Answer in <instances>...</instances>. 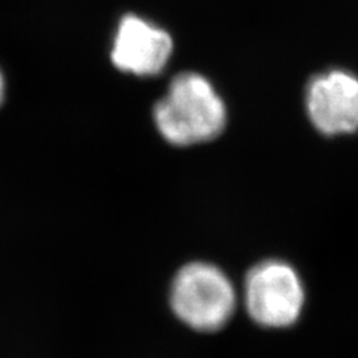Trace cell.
<instances>
[{
  "instance_id": "obj_1",
  "label": "cell",
  "mask_w": 358,
  "mask_h": 358,
  "mask_svg": "<svg viewBox=\"0 0 358 358\" xmlns=\"http://www.w3.org/2000/svg\"><path fill=\"white\" fill-rule=\"evenodd\" d=\"M162 136L178 147L215 139L227 124V108L203 75L184 72L175 76L167 93L154 108Z\"/></svg>"
},
{
  "instance_id": "obj_2",
  "label": "cell",
  "mask_w": 358,
  "mask_h": 358,
  "mask_svg": "<svg viewBox=\"0 0 358 358\" xmlns=\"http://www.w3.org/2000/svg\"><path fill=\"white\" fill-rule=\"evenodd\" d=\"M169 301L175 315L188 327L210 333L222 329L233 317L236 291L220 267L194 262L175 275Z\"/></svg>"
},
{
  "instance_id": "obj_3",
  "label": "cell",
  "mask_w": 358,
  "mask_h": 358,
  "mask_svg": "<svg viewBox=\"0 0 358 358\" xmlns=\"http://www.w3.org/2000/svg\"><path fill=\"white\" fill-rule=\"evenodd\" d=\"M243 301L248 315L259 326L287 329L301 315L305 287L293 266L281 260H266L246 275Z\"/></svg>"
},
{
  "instance_id": "obj_4",
  "label": "cell",
  "mask_w": 358,
  "mask_h": 358,
  "mask_svg": "<svg viewBox=\"0 0 358 358\" xmlns=\"http://www.w3.org/2000/svg\"><path fill=\"white\" fill-rule=\"evenodd\" d=\"M305 106L310 122L327 136L358 130V76L342 69L317 75L309 83Z\"/></svg>"
},
{
  "instance_id": "obj_5",
  "label": "cell",
  "mask_w": 358,
  "mask_h": 358,
  "mask_svg": "<svg viewBox=\"0 0 358 358\" xmlns=\"http://www.w3.org/2000/svg\"><path fill=\"white\" fill-rule=\"evenodd\" d=\"M172 51L173 42L169 33L130 14L120 21L110 59L122 72L150 76L164 69Z\"/></svg>"
},
{
  "instance_id": "obj_6",
  "label": "cell",
  "mask_w": 358,
  "mask_h": 358,
  "mask_svg": "<svg viewBox=\"0 0 358 358\" xmlns=\"http://www.w3.org/2000/svg\"><path fill=\"white\" fill-rule=\"evenodd\" d=\"M3 97H5V80H3L2 72H0V105L3 102Z\"/></svg>"
}]
</instances>
